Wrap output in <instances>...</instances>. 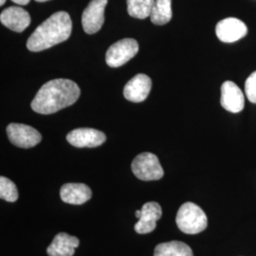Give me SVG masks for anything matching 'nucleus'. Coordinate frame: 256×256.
<instances>
[{
  "mask_svg": "<svg viewBox=\"0 0 256 256\" xmlns=\"http://www.w3.org/2000/svg\"><path fill=\"white\" fill-rule=\"evenodd\" d=\"M128 12L130 16L138 19H146L150 16L155 4V0H126Z\"/></svg>",
  "mask_w": 256,
  "mask_h": 256,
  "instance_id": "18",
  "label": "nucleus"
},
{
  "mask_svg": "<svg viewBox=\"0 0 256 256\" xmlns=\"http://www.w3.org/2000/svg\"><path fill=\"white\" fill-rule=\"evenodd\" d=\"M14 3L16 4H18V5H28L30 3V0H12Z\"/></svg>",
  "mask_w": 256,
  "mask_h": 256,
  "instance_id": "21",
  "label": "nucleus"
},
{
  "mask_svg": "<svg viewBox=\"0 0 256 256\" xmlns=\"http://www.w3.org/2000/svg\"><path fill=\"white\" fill-rule=\"evenodd\" d=\"M131 168L138 178L144 182L158 180L164 174L158 156L149 152L138 155L134 158Z\"/></svg>",
  "mask_w": 256,
  "mask_h": 256,
  "instance_id": "4",
  "label": "nucleus"
},
{
  "mask_svg": "<svg viewBox=\"0 0 256 256\" xmlns=\"http://www.w3.org/2000/svg\"><path fill=\"white\" fill-rule=\"evenodd\" d=\"M106 140V135L94 128H77L66 135V140L78 148L100 146Z\"/></svg>",
  "mask_w": 256,
  "mask_h": 256,
  "instance_id": "9",
  "label": "nucleus"
},
{
  "mask_svg": "<svg viewBox=\"0 0 256 256\" xmlns=\"http://www.w3.org/2000/svg\"><path fill=\"white\" fill-rule=\"evenodd\" d=\"M80 93V88L74 81L54 79L41 86L32 102V108L39 114H54L74 104Z\"/></svg>",
  "mask_w": 256,
  "mask_h": 256,
  "instance_id": "1",
  "label": "nucleus"
},
{
  "mask_svg": "<svg viewBox=\"0 0 256 256\" xmlns=\"http://www.w3.org/2000/svg\"><path fill=\"white\" fill-rule=\"evenodd\" d=\"M154 256H194L192 248L182 241L160 243L155 248Z\"/></svg>",
  "mask_w": 256,
  "mask_h": 256,
  "instance_id": "16",
  "label": "nucleus"
},
{
  "mask_svg": "<svg viewBox=\"0 0 256 256\" xmlns=\"http://www.w3.org/2000/svg\"><path fill=\"white\" fill-rule=\"evenodd\" d=\"M172 0H155L150 19L155 25H165L172 19Z\"/></svg>",
  "mask_w": 256,
  "mask_h": 256,
  "instance_id": "17",
  "label": "nucleus"
},
{
  "mask_svg": "<svg viewBox=\"0 0 256 256\" xmlns=\"http://www.w3.org/2000/svg\"><path fill=\"white\" fill-rule=\"evenodd\" d=\"M138 52L137 41L132 38H124L110 46L106 54V62L111 68H119L131 60Z\"/></svg>",
  "mask_w": 256,
  "mask_h": 256,
  "instance_id": "5",
  "label": "nucleus"
},
{
  "mask_svg": "<svg viewBox=\"0 0 256 256\" xmlns=\"http://www.w3.org/2000/svg\"><path fill=\"white\" fill-rule=\"evenodd\" d=\"M79 239L66 232L55 236L52 244L46 248L50 256H74L75 248L79 246Z\"/></svg>",
  "mask_w": 256,
  "mask_h": 256,
  "instance_id": "15",
  "label": "nucleus"
},
{
  "mask_svg": "<svg viewBox=\"0 0 256 256\" xmlns=\"http://www.w3.org/2000/svg\"><path fill=\"white\" fill-rule=\"evenodd\" d=\"M245 92L248 101L256 104V72L248 77L245 82Z\"/></svg>",
  "mask_w": 256,
  "mask_h": 256,
  "instance_id": "20",
  "label": "nucleus"
},
{
  "mask_svg": "<svg viewBox=\"0 0 256 256\" xmlns=\"http://www.w3.org/2000/svg\"><path fill=\"white\" fill-rule=\"evenodd\" d=\"M216 34L220 41L224 43H234L246 36L247 25L236 18L222 19L216 24Z\"/></svg>",
  "mask_w": 256,
  "mask_h": 256,
  "instance_id": "8",
  "label": "nucleus"
},
{
  "mask_svg": "<svg viewBox=\"0 0 256 256\" xmlns=\"http://www.w3.org/2000/svg\"><path fill=\"white\" fill-rule=\"evenodd\" d=\"M162 210L158 203L151 202L146 203L142 208V216L135 224L134 229L140 234L153 232L156 227V221L162 218Z\"/></svg>",
  "mask_w": 256,
  "mask_h": 256,
  "instance_id": "13",
  "label": "nucleus"
},
{
  "mask_svg": "<svg viewBox=\"0 0 256 256\" xmlns=\"http://www.w3.org/2000/svg\"><path fill=\"white\" fill-rule=\"evenodd\" d=\"M6 0H0V6H3L5 4Z\"/></svg>",
  "mask_w": 256,
  "mask_h": 256,
  "instance_id": "23",
  "label": "nucleus"
},
{
  "mask_svg": "<svg viewBox=\"0 0 256 256\" xmlns=\"http://www.w3.org/2000/svg\"><path fill=\"white\" fill-rule=\"evenodd\" d=\"M220 104L224 110L232 113H239L243 110L245 98L236 84L232 81H226L222 84Z\"/></svg>",
  "mask_w": 256,
  "mask_h": 256,
  "instance_id": "10",
  "label": "nucleus"
},
{
  "mask_svg": "<svg viewBox=\"0 0 256 256\" xmlns=\"http://www.w3.org/2000/svg\"><path fill=\"white\" fill-rule=\"evenodd\" d=\"M152 81L146 74H137L128 81L124 88V96L128 101L142 102L148 97Z\"/></svg>",
  "mask_w": 256,
  "mask_h": 256,
  "instance_id": "11",
  "label": "nucleus"
},
{
  "mask_svg": "<svg viewBox=\"0 0 256 256\" xmlns=\"http://www.w3.org/2000/svg\"><path fill=\"white\" fill-rule=\"evenodd\" d=\"M72 30L70 16L66 12H57L40 24L28 37L27 48L30 52H42L68 40Z\"/></svg>",
  "mask_w": 256,
  "mask_h": 256,
  "instance_id": "2",
  "label": "nucleus"
},
{
  "mask_svg": "<svg viewBox=\"0 0 256 256\" xmlns=\"http://www.w3.org/2000/svg\"><path fill=\"white\" fill-rule=\"evenodd\" d=\"M1 23L16 32H22L30 24V16L26 10L12 6L2 10L0 14Z\"/></svg>",
  "mask_w": 256,
  "mask_h": 256,
  "instance_id": "12",
  "label": "nucleus"
},
{
  "mask_svg": "<svg viewBox=\"0 0 256 256\" xmlns=\"http://www.w3.org/2000/svg\"><path fill=\"white\" fill-rule=\"evenodd\" d=\"M135 216H136V218H140V216H142V210H136V212H135Z\"/></svg>",
  "mask_w": 256,
  "mask_h": 256,
  "instance_id": "22",
  "label": "nucleus"
},
{
  "mask_svg": "<svg viewBox=\"0 0 256 256\" xmlns=\"http://www.w3.org/2000/svg\"><path fill=\"white\" fill-rule=\"evenodd\" d=\"M176 225L187 234H196L207 228V216L200 206L192 202H186L178 210Z\"/></svg>",
  "mask_w": 256,
  "mask_h": 256,
  "instance_id": "3",
  "label": "nucleus"
},
{
  "mask_svg": "<svg viewBox=\"0 0 256 256\" xmlns=\"http://www.w3.org/2000/svg\"><path fill=\"white\" fill-rule=\"evenodd\" d=\"M0 198L8 202H16L18 198L16 184L5 176L0 178Z\"/></svg>",
  "mask_w": 256,
  "mask_h": 256,
  "instance_id": "19",
  "label": "nucleus"
},
{
  "mask_svg": "<svg viewBox=\"0 0 256 256\" xmlns=\"http://www.w3.org/2000/svg\"><path fill=\"white\" fill-rule=\"evenodd\" d=\"M37 2H46V1H50V0H36Z\"/></svg>",
  "mask_w": 256,
  "mask_h": 256,
  "instance_id": "24",
  "label": "nucleus"
},
{
  "mask_svg": "<svg viewBox=\"0 0 256 256\" xmlns=\"http://www.w3.org/2000/svg\"><path fill=\"white\" fill-rule=\"evenodd\" d=\"M6 131L10 142L20 148H32L42 140V136L36 129L27 124H10Z\"/></svg>",
  "mask_w": 256,
  "mask_h": 256,
  "instance_id": "6",
  "label": "nucleus"
},
{
  "mask_svg": "<svg viewBox=\"0 0 256 256\" xmlns=\"http://www.w3.org/2000/svg\"><path fill=\"white\" fill-rule=\"evenodd\" d=\"M108 0H92L82 14V25L84 32L94 34L98 32L104 22V9Z\"/></svg>",
  "mask_w": 256,
  "mask_h": 256,
  "instance_id": "7",
  "label": "nucleus"
},
{
  "mask_svg": "<svg viewBox=\"0 0 256 256\" xmlns=\"http://www.w3.org/2000/svg\"><path fill=\"white\" fill-rule=\"evenodd\" d=\"M90 188L84 183H66L60 190L61 200L68 204L82 205L92 198Z\"/></svg>",
  "mask_w": 256,
  "mask_h": 256,
  "instance_id": "14",
  "label": "nucleus"
}]
</instances>
